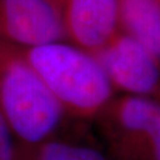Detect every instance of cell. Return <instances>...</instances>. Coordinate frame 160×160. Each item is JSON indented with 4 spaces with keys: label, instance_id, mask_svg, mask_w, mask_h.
Here are the masks:
<instances>
[{
    "label": "cell",
    "instance_id": "7",
    "mask_svg": "<svg viewBox=\"0 0 160 160\" xmlns=\"http://www.w3.org/2000/svg\"><path fill=\"white\" fill-rule=\"evenodd\" d=\"M118 23L160 62V0H119Z\"/></svg>",
    "mask_w": 160,
    "mask_h": 160
},
{
    "label": "cell",
    "instance_id": "5",
    "mask_svg": "<svg viewBox=\"0 0 160 160\" xmlns=\"http://www.w3.org/2000/svg\"><path fill=\"white\" fill-rule=\"evenodd\" d=\"M0 37L20 48L67 40L61 8L50 0H0Z\"/></svg>",
    "mask_w": 160,
    "mask_h": 160
},
{
    "label": "cell",
    "instance_id": "10",
    "mask_svg": "<svg viewBox=\"0 0 160 160\" xmlns=\"http://www.w3.org/2000/svg\"><path fill=\"white\" fill-rule=\"evenodd\" d=\"M50 1H52L55 5H57L58 7L61 8V4H62V1H63V0H50Z\"/></svg>",
    "mask_w": 160,
    "mask_h": 160
},
{
    "label": "cell",
    "instance_id": "2",
    "mask_svg": "<svg viewBox=\"0 0 160 160\" xmlns=\"http://www.w3.org/2000/svg\"><path fill=\"white\" fill-rule=\"evenodd\" d=\"M0 113L18 145L56 137L65 114L20 46L0 37Z\"/></svg>",
    "mask_w": 160,
    "mask_h": 160
},
{
    "label": "cell",
    "instance_id": "3",
    "mask_svg": "<svg viewBox=\"0 0 160 160\" xmlns=\"http://www.w3.org/2000/svg\"><path fill=\"white\" fill-rule=\"evenodd\" d=\"M95 121L110 160H160V101L113 97Z\"/></svg>",
    "mask_w": 160,
    "mask_h": 160
},
{
    "label": "cell",
    "instance_id": "1",
    "mask_svg": "<svg viewBox=\"0 0 160 160\" xmlns=\"http://www.w3.org/2000/svg\"><path fill=\"white\" fill-rule=\"evenodd\" d=\"M22 50L65 116L95 120L114 97L104 69L90 52L64 40Z\"/></svg>",
    "mask_w": 160,
    "mask_h": 160
},
{
    "label": "cell",
    "instance_id": "9",
    "mask_svg": "<svg viewBox=\"0 0 160 160\" xmlns=\"http://www.w3.org/2000/svg\"><path fill=\"white\" fill-rule=\"evenodd\" d=\"M17 142L7 121L0 113V160H14Z\"/></svg>",
    "mask_w": 160,
    "mask_h": 160
},
{
    "label": "cell",
    "instance_id": "6",
    "mask_svg": "<svg viewBox=\"0 0 160 160\" xmlns=\"http://www.w3.org/2000/svg\"><path fill=\"white\" fill-rule=\"evenodd\" d=\"M61 16L65 39L94 55L119 31V0H63Z\"/></svg>",
    "mask_w": 160,
    "mask_h": 160
},
{
    "label": "cell",
    "instance_id": "8",
    "mask_svg": "<svg viewBox=\"0 0 160 160\" xmlns=\"http://www.w3.org/2000/svg\"><path fill=\"white\" fill-rule=\"evenodd\" d=\"M14 160H110L92 145L53 137L34 145H18Z\"/></svg>",
    "mask_w": 160,
    "mask_h": 160
},
{
    "label": "cell",
    "instance_id": "4",
    "mask_svg": "<svg viewBox=\"0 0 160 160\" xmlns=\"http://www.w3.org/2000/svg\"><path fill=\"white\" fill-rule=\"evenodd\" d=\"M94 56L114 89L160 101V62L137 40L118 31Z\"/></svg>",
    "mask_w": 160,
    "mask_h": 160
}]
</instances>
